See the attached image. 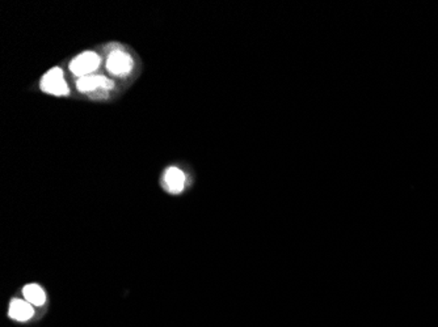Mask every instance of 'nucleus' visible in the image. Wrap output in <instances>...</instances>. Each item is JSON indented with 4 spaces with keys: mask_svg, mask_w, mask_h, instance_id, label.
I'll use <instances>...</instances> for the list:
<instances>
[{
    "mask_svg": "<svg viewBox=\"0 0 438 327\" xmlns=\"http://www.w3.org/2000/svg\"><path fill=\"white\" fill-rule=\"evenodd\" d=\"M40 87L43 92L49 93L52 96H66L70 92L69 85L64 80V73L59 67H54L46 72L42 76Z\"/></svg>",
    "mask_w": 438,
    "mask_h": 327,
    "instance_id": "obj_2",
    "label": "nucleus"
},
{
    "mask_svg": "<svg viewBox=\"0 0 438 327\" xmlns=\"http://www.w3.org/2000/svg\"><path fill=\"white\" fill-rule=\"evenodd\" d=\"M10 317L15 321H20L25 322L29 321L33 314H34V307L31 303H28L27 300H20V298H13L10 304Z\"/></svg>",
    "mask_w": 438,
    "mask_h": 327,
    "instance_id": "obj_6",
    "label": "nucleus"
},
{
    "mask_svg": "<svg viewBox=\"0 0 438 327\" xmlns=\"http://www.w3.org/2000/svg\"><path fill=\"white\" fill-rule=\"evenodd\" d=\"M100 64L101 58L96 52H84L70 61V71L73 72L75 76L84 78L88 75H94V72L97 71Z\"/></svg>",
    "mask_w": 438,
    "mask_h": 327,
    "instance_id": "obj_3",
    "label": "nucleus"
},
{
    "mask_svg": "<svg viewBox=\"0 0 438 327\" xmlns=\"http://www.w3.org/2000/svg\"><path fill=\"white\" fill-rule=\"evenodd\" d=\"M22 295L34 307H42L46 301V295L38 284H27L22 289Z\"/></svg>",
    "mask_w": 438,
    "mask_h": 327,
    "instance_id": "obj_7",
    "label": "nucleus"
},
{
    "mask_svg": "<svg viewBox=\"0 0 438 327\" xmlns=\"http://www.w3.org/2000/svg\"><path fill=\"white\" fill-rule=\"evenodd\" d=\"M76 88L79 92L83 93L94 92L97 89L111 91L115 88V82L101 75H88L78 79Z\"/></svg>",
    "mask_w": 438,
    "mask_h": 327,
    "instance_id": "obj_4",
    "label": "nucleus"
},
{
    "mask_svg": "<svg viewBox=\"0 0 438 327\" xmlns=\"http://www.w3.org/2000/svg\"><path fill=\"white\" fill-rule=\"evenodd\" d=\"M134 61L129 52L121 48H115L109 52L106 59V70L115 76H126L133 71Z\"/></svg>",
    "mask_w": 438,
    "mask_h": 327,
    "instance_id": "obj_1",
    "label": "nucleus"
},
{
    "mask_svg": "<svg viewBox=\"0 0 438 327\" xmlns=\"http://www.w3.org/2000/svg\"><path fill=\"white\" fill-rule=\"evenodd\" d=\"M187 182V177L185 173L178 169L176 166L168 168L164 173V186L167 187L168 191L172 194H178L184 190Z\"/></svg>",
    "mask_w": 438,
    "mask_h": 327,
    "instance_id": "obj_5",
    "label": "nucleus"
}]
</instances>
